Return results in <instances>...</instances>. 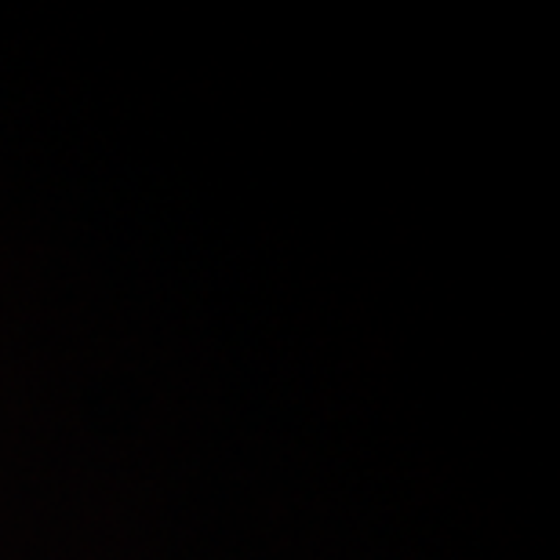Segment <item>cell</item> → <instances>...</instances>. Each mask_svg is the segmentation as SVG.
<instances>
[]
</instances>
